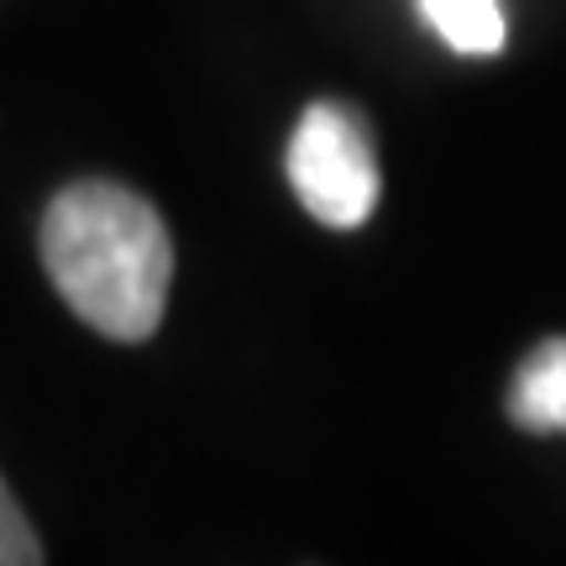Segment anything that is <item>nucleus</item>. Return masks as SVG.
Here are the masks:
<instances>
[{
    "label": "nucleus",
    "mask_w": 566,
    "mask_h": 566,
    "mask_svg": "<svg viewBox=\"0 0 566 566\" xmlns=\"http://www.w3.org/2000/svg\"><path fill=\"white\" fill-rule=\"evenodd\" d=\"M509 420L535 436L566 430V336L541 342L520 363L514 384H509Z\"/></svg>",
    "instance_id": "obj_3"
},
{
    "label": "nucleus",
    "mask_w": 566,
    "mask_h": 566,
    "mask_svg": "<svg viewBox=\"0 0 566 566\" xmlns=\"http://www.w3.org/2000/svg\"><path fill=\"white\" fill-rule=\"evenodd\" d=\"M283 168H289L300 205L331 231H357L384 195L373 132L342 101H315L304 111L289 137Z\"/></svg>",
    "instance_id": "obj_2"
},
{
    "label": "nucleus",
    "mask_w": 566,
    "mask_h": 566,
    "mask_svg": "<svg viewBox=\"0 0 566 566\" xmlns=\"http://www.w3.org/2000/svg\"><path fill=\"white\" fill-rule=\"evenodd\" d=\"M424 21L441 32L446 48H457L467 59H493L504 53L509 21L499 0H420Z\"/></svg>",
    "instance_id": "obj_4"
},
{
    "label": "nucleus",
    "mask_w": 566,
    "mask_h": 566,
    "mask_svg": "<svg viewBox=\"0 0 566 566\" xmlns=\"http://www.w3.org/2000/svg\"><path fill=\"white\" fill-rule=\"evenodd\" d=\"M38 562H42L38 530L27 525L17 493H11L6 478H0V566H38Z\"/></svg>",
    "instance_id": "obj_5"
},
{
    "label": "nucleus",
    "mask_w": 566,
    "mask_h": 566,
    "mask_svg": "<svg viewBox=\"0 0 566 566\" xmlns=\"http://www.w3.org/2000/svg\"><path fill=\"white\" fill-rule=\"evenodd\" d=\"M42 268L63 304L105 342H147L168 310L174 242L137 189L80 179L42 216Z\"/></svg>",
    "instance_id": "obj_1"
}]
</instances>
